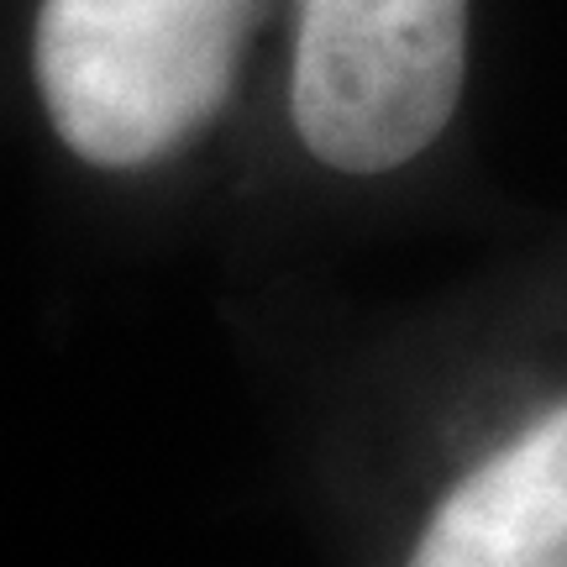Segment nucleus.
<instances>
[{"label":"nucleus","mask_w":567,"mask_h":567,"mask_svg":"<svg viewBox=\"0 0 567 567\" xmlns=\"http://www.w3.org/2000/svg\"><path fill=\"white\" fill-rule=\"evenodd\" d=\"M467 74V0H300L289 111L337 174H389L446 132Z\"/></svg>","instance_id":"2"},{"label":"nucleus","mask_w":567,"mask_h":567,"mask_svg":"<svg viewBox=\"0 0 567 567\" xmlns=\"http://www.w3.org/2000/svg\"><path fill=\"white\" fill-rule=\"evenodd\" d=\"M405 567H567V405L473 467Z\"/></svg>","instance_id":"3"},{"label":"nucleus","mask_w":567,"mask_h":567,"mask_svg":"<svg viewBox=\"0 0 567 567\" xmlns=\"http://www.w3.org/2000/svg\"><path fill=\"white\" fill-rule=\"evenodd\" d=\"M258 0H42L32 74L53 132L95 168H142L231 95Z\"/></svg>","instance_id":"1"}]
</instances>
